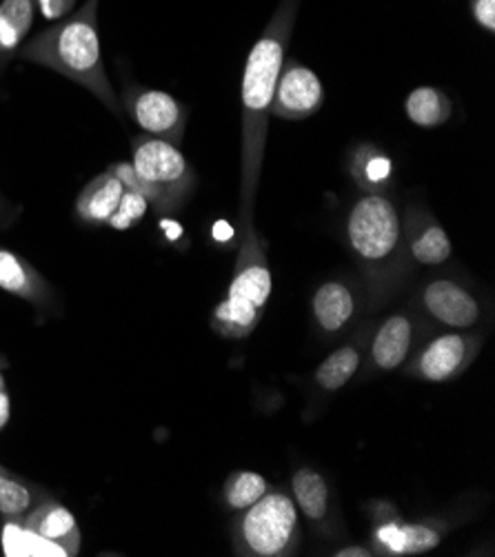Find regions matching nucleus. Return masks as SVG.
<instances>
[{
	"label": "nucleus",
	"instance_id": "nucleus-18",
	"mask_svg": "<svg viewBox=\"0 0 495 557\" xmlns=\"http://www.w3.org/2000/svg\"><path fill=\"white\" fill-rule=\"evenodd\" d=\"M260 315H262L260 307L247 300L227 296L223 302L215 305L211 313V329L220 333L223 338L243 341V338H249L256 331Z\"/></svg>",
	"mask_w": 495,
	"mask_h": 557
},
{
	"label": "nucleus",
	"instance_id": "nucleus-29",
	"mask_svg": "<svg viewBox=\"0 0 495 557\" xmlns=\"http://www.w3.org/2000/svg\"><path fill=\"white\" fill-rule=\"evenodd\" d=\"M471 14L482 29L495 32V0H471Z\"/></svg>",
	"mask_w": 495,
	"mask_h": 557
},
{
	"label": "nucleus",
	"instance_id": "nucleus-19",
	"mask_svg": "<svg viewBox=\"0 0 495 557\" xmlns=\"http://www.w3.org/2000/svg\"><path fill=\"white\" fill-rule=\"evenodd\" d=\"M349 172L367 194H382L394 178V160L375 145H362L351 153Z\"/></svg>",
	"mask_w": 495,
	"mask_h": 557
},
{
	"label": "nucleus",
	"instance_id": "nucleus-14",
	"mask_svg": "<svg viewBox=\"0 0 495 557\" xmlns=\"http://www.w3.org/2000/svg\"><path fill=\"white\" fill-rule=\"evenodd\" d=\"M443 542V533L426 524L384 522L373 531V546L382 555H420Z\"/></svg>",
	"mask_w": 495,
	"mask_h": 557
},
{
	"label": "nucleus",
	"instance_id": "nucleus-24",
	"mask_svg": "<svg viewBox=\"0 0 495 557\" xmlns=\"http://www.w3.org/2000/svg\"><path fill=\"white\" fill-rule=\"evenodd\" d=\"M362 362V351L354 345L341 347L329 356L313 373V380L324 392H338L343 388L360 369Z\"/></svg>",
	"mask_w": 495,
	"mask_h": 557
},
{
	"label": "nucleus",
	"instance_id": "nucleus-23",
	"mask_svg": "<svg viewBox=\"0 0 495 557\" xmlns=\"http://www.w3.org/2000/svg\"><path fill=\"white\" fill-rule=\"evenodd\" d=\"M3 550L10 557H16V555H21V557H67L70 555L61 544L25 529L21 520H12L3 529Z\"/></svg>",
	"mask_w": 495,
	"mask_h": 557
},
{
	"label": "nucleus",
	"instance_id": "nucleus-34",
	"mask_svg": "<svg viewBox=\"0 0 495 557\" xmlns=\"http://www.w3.org/2000/svg\"><path fill=\"white\" fill-rule=\"evenodd\" d=\"M0 386H8V384H5V377H3V373H0Z\"/></svg>",
	"mask_w": 495,
	"mask_h": 557
},
{
	"label": "nucleus",
	"instance_id": "nucleus-2",
	"mask_svg": "<svg viewBox=\"0 0 495 557\" xmlns=\"http://www.w3.org/2000/svg\"><path fill=\"white\" fill-rule=\"evenodd\" d=\"M98 3L100 0H87L81 10L49 25L38 36L21 45L18 55L23 61L36 63L83 85L112 114L121 116L119 94L114 91L112 83H109L102 63L98 36Z\"/></svg>",
	"mask_w": 495,
	"mask_h": 557
},
{
	"label": "nucleus",
	"instance_id": "nucleus-33",
	"mask_svg": "<svg viewBox=\"0 0 495 557\" xmlns=\"http://www.w3.org/2000/svg\"><path fill=\"white\" fill-rule=\"evenodd\" d=\"M3 207H5V200H3V196H0V213H3Z\"/></svg>",
	"mask_w": 495,
	"mask_h": 557
},
{
	"label": "nucleus",
	"instance_id": "nucleus-22",
	"mask_svg": "<svg viewBox=\"0 0 495 557\" xmlns=\"http://www.w3.org/2000/svg\"><path fill=\"white\" fill-rule=\"evenodd\" d=\"M405 114L413 125L435 129L451 119L454 102L445 91L435 87H418L405 100Z\"/></svg>",
	"mask_w": 495,
	"mask_h": 557
},
{
	"label": "nucleus",
	"instance_id": "nucleus-13",
	"mask_svg": "<svg viewBox=\"0 0 495 557\" xmlns=\"http://www.w3.org/2000/svg\"><path fill=\"white\" fill-rule=\"evenodd\" d=\"M23 527L61 544L70 555H78L81 550V529L72 511H67L57 499H45L38 503L25 518Z\"/></svg>",
	"mask_w": 495,
	"mask_h": 557
},
{
	"label": "nucleus",
	"instance_id": "nucleus-11",
	"mask_svg": "<svg viewBox=\"0 0 495 557\" xmlns=\"http://www.w3.org/2000/svg\"><path fill=\"white\" fill-rule=\"evenodd\" d=\"M403 232H405V245L418 264L435 267L451 258V251H454L451 238L443 227L437 225V220L429 211L420 207L409 209Z\"/></svg>",
	"mask_w": 495,
	"mask_h": 557
},
{
	"label": "nucleus",
	"instance_id": "nucleus-20",
	"mask_svg": "<svg viewBox=\"0 0 495 557\" xmlns=\"http://www.w3.org/2000/svg\"><path fill=\"white\" fill-rule=\"evenodd\" d=\"M292 491L296 507L311 522H324L332 507V493L326 480L311 467H300L292 478Z\"/></svg>",
	"mask_w": 495,
	"mask_h": 557
},
{
	"label": "nucleus",
	"instance_id": "nucleus-6",
	"mask_svg": "<svg viewBox=\"0 0 495 557\" xmlns=\"http://www.w3.org/2000/svg\"><path fill=\"white\" fill-rule=\"evenodd\" d=\"M121 102V109L127 111V116L140 127L145 136L168 140L176 147L183 143L189 109L172 94L123 78Z\"/></svg>",
	"mask_w": 495,
	"mask_h": 557
},
{
	"label": "nucleus",
	"instance_id": "nucleus-15",
	"mask_svg": "<svg viewBox=\"0 0 495 557\" xmlns=\"http://www.w3.org/2000/svg\"><path fill=\"white\" fill-rule=\"evenodd\" d=\"M413 343V322L405 313H396L384 320V324L378 329L373 345H371V360L382 371L398 369Z\"/></svg>",
	"mask_w": 495,
	"mask_h": 557
},
{
	"label": "nucleus",
	"instance_id": "nucleus-35",
	"mask_svg": "<svg viewBox=\"0 0 495 557\" xmlns=\"http://www.w3.org/2000/svg\"><path fill=\"white\" fill-rule=\"evenodd\" d=\"M3 471H5V469H3V467H0V473H3Z\"/></svg>",
	"mask_w": 495,
	"mask_h": 557
},
{
	"label": "nucleus",
	"instance_id": "nucleus-26",
	"mask_svg": "<svg viewBox=\"0 0 495 557\" xmlns=\"http://www.w3.org/2000/svg\"><path fill=\"white\" fill-rule=\"evenodd\" d=\"M269 491V482L253 471H236L227 478L223 495L230 509L245 511Z\"/></svg>",
	"mask_w": 495,
	"mask_h": 557
},
{
	"label": "nucleus",
	"instance_id": "nucleus-10",
	"mask_svg": "<svg viewBox=\"0 0 495 557\" xmlns=\"http://www.w3.org/2000/svg\"><path fill=\"white\" fill-rule=\"evenodd\" d=\"M422 305L433 320L454 329H469L480 320V302L454 281H433L422 292Z\"/></svg>",
	"mask_w": 495,
	"mask_h": 557
},
{
	"label": "nucleus",
	"instance_id": "nucleus-16",
	"mask_svg": "<svg viewBox=\"0 0 495 557\" xmlns=\"http://www.w3.org/2000/svg\"><path fill=\"white\" fill-rule=\"evenodd\" d=\"M125 187L114 174H98L91 178L76 198V215L87 225H107V220L116 211Z\"/></svg>",
	"mask_w": 495,
	"mask_h": 557
},
{
	"label": "nucleus",
	"instance_id": "nucleus-12",
	"mask_svg": "<svg viewBox=\"0 0 495 557\" xmlns=\"http://www.w3.org/2000/svg\"><path fill=\"white\" fill-rule=\"evenodd\" d=\"M0 289L40 309L57 302V294H53L42 273L23 256L3 247H0Z\"/></svg>",
	"mask_w": 495,
	"mask_h": 557
},
{
	"label": "nucleus",
	"instance_id": "nucleus-1",
	"mask_svg": "<svg viewBox=\"0 0 495 557\" xmlns=\"http://www.w3.org/2000/svg\"><path fill=\"white\" fill-rule=\"evenodd\" d=\"M302 0H281L264 32L249 49L243 74V160H240V220L253 225V202L264 160L269 109L298 21Z\"/></svg>",
	"mask_w": 495,
	"mask_h": 557
},
{
	"label": "nucleus",
	"instance_id": "nucleus-4",
	"mask_svg": "<svg viewBox=\"0 0 495 557\" xmlns=\"http://www.w3.org/2000/svg\"><path fill=\"white\" fill-rule=\"evenodd\" d=\"M132 164L143 196L160 213H176L196 189V174L183 151L160 138L136 136L132 140Z\"/></svg>",
	"mask_w": 495,
	"mask_h": 557
},
{
	"label": "nucleus",
	"instance_id": "nucleus-5",
	"mask_svg": "<svg viewBox=\"0 0 495 557\" xmlns=\"http://www.w3.org/2000/svg\"><path fill=\"white\" fill-rule=\"evenodd\" d=\"M298 542V507L294 497L281 491H267L234 524V546L240 555L281 557L289 555Z\"/></svg>",
	"mask_w": 495,
	"mask_h": 557
},
{
	"label": "nucleus",
	"instance_id": "nucleus-27",
	"mask_svg": "<svg viewBox=\"0 0 495 557\" xmlns=\"http://www.w3.org/2000/svg\"><path fill=\"white\" fill-rule=\"evenodd\" d=\"M147 209H149V202H147V198H145L143 194L125 189V194H123V198H121L116 211L112 213V218L107 220V225L112 227V230H116V232L132 230V227L136 225V222H140V220L145 218Z\"/></svg>",
	"mask_w": 495,
	"mask_h": 557
},
{
	"label": "nucleus",
	"instance_id": "nucleus-17",
	"mask_svg": "<svg viewBox=\"0 0 495 557\" xmlns=\"http://www.w3.org/2000/svg\"><path fill=\"white\" fill-rule=\"evenodd\" d=\"M356 313L354 292L341 283H324L313 296V318L324 333H338Z\"/></svg>",
	"mask_w": 495,
	"mask_h": 557
},
{
	"label": "nucleus",
	"instance_id": "nucleus-3",
	"mask_svg": "<svg viewBox=\"0 0 495 557\" xmlns=\"http://www.w3.org/2000/svg\"><path fill=\"white\" fill-rule=\"evenodd\" d=\"M347 243L364 271L382 281L392 277L405 260L403 218L392 198L364 194L347 213Z\"/></svg>",
	"mask_w": 495,
	"mask_h": 557
},
{
	"label": "nucleus",
	"instance_id": "nucleus-8",
	"mask_svg": "<svg viewBox=\"0 0 495 557\" xmlns=\"http://www.w3.org/2000/svg\"><path fill=\"white\" fill-rule=\"evenodd\" d=\"M271 289H273V277L264 256V247L258 238L256 227L249 225L245 227V234H243V243L236 260V273L230 283L227 296L247 300L262 309L271 296Z\"/></svg>",
	"mask_w": 495,
	"mask_h": 557
},
{
	"label": "nucleus",
	"instance_id": "nucleus-7",
	"mask_svg": "<svg viewBox=\"0 0 495 557\" xmlns=\"http://www.w3.org/2000/svg\"><path fill=\"white\" fill-rule=\"evenodd\" d=\"M324 102V87L313 70L298 61H285L269 114L283 121H305Z\"/></svg>",
	"mask_w": 495,
	"mask_h": 557
},
{
	"label": "nucleus",
	"instance_id": "nucleus-21",
	"mask_svg": "<svg viewBox=\"0 0 495 557\" xmlns=\"http://www.w3.org/2000/svg\"><path fill=\"white\" fill-rule=\"evenodd\" d=\"M34 16V0H3L0 3V63L21 49L32 29Z\"/></svg>",
	"mask_w": 495,
	"mask_h": 557
},
{
	"label": "nucleus",
	"instance_id": "nucleus-9",
	"mask_svg": "<svg viewBox=\"0 0 495 557\" xmlns=\"http://www.w3.org/2000/svg\"><path fill=\"white\" fill-rule=\"evenodd\" d=\"M478 338L447 333L435 338L418 358L416 373L426 382H449L460 375L478 354Z\"/></svg>",
	"mask_w": 495,
	"mask_h": 557
},
{
	"label": "nucleus",
	"instance_id": "nucleus-28",
	"mask_svg": "<svg viewBox=\"0 0 495 557\" xmlns=\"http://www.w3.org/2000/svg\"><path fill=\"white\" fill-rule=\"evenodd\" d=\"M38 12L47 21H61L72 14L76 0H34Z\"/></svg>",
	"mask_w": 495,
	"mask_h": 557
},
{
	"label": "nucleus",
	"instance_id": "nucleus-31",
	"mask_svg": "<svg viewBox=\"0 0 495 557\" xmlns=\"http://www.w3.org/2000/svg\"><path fill=\"white\" fill-rule=\"evenodd\" d=\"M12 416V405H10V394L8 386H0V431H3L10 422Z\"/></svg>",
	"mask_w": 495,
	"mask_h": 557
},
{
	"label": "nucleus",
	"instance_id": "nucleus-32",
	"mask_svg": "<svg viewBox=\"0 0 495 557\" xmlns=\"http://www.w3.org/2000/svg\"><path fill=\"white\" fill-rule=\"evenodd\" d=\"M334 555H338V557H371L375 553L371 548H367V546H347V548L336 550Z\"/></svg>",
	"mask_w": 495,
	"mask_h": 557
},
{
	"label": "nucleus",
	"instance_id": "nucleus-30",
	"mask_svg": "<svg viewBox=\"0 0 495 557\" xmlns=\"http://www.w3.org/2000/svg\"><path fill=\"white\" fill-rule=\"evenodd\" d=\"M107 172H109V174H114V176L121 181V185H123L125 189L143 194V189H140V181H138V176H136V170H134V164H132V162H116V164L109 166Z\"/></svg>",
	"mask_w": 495,
	"mask_h": 557
},
{
	"label": "nucleus",
	"instance_id": "nucleus-25",
	"mask_svg": "<svg viewBox=\"0 0 495 557\" xmlns=\"http://www.w3.org/2000/svg\"><path fill=\"white\" fill-rule=\"evenodd\" d=\"M40 491L12 478L8 471L0 473V516L10 520L25 518L38 505Z\"/></svg>",
	"mask_w": 495,
	"mask_h": 557
}]
</instances>
